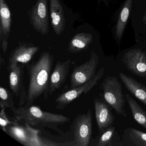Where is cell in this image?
Returning <instances> with one entry per match:
<instances>
[{
  "instance_id": "3957f363",
  "label": "cell",
  "mask_w": 146,
  "mask_h": 146,
  "mask_svg": "<svg viewBox=\"0 0 146 146\" xmlns=\"http://www.w3.org/2000/svg\"><path fill=\"white\" fill-rule=\"evenodd\" d=\"M106 102L115 110L117 114L125 117L127 113L125 109V101L122 84L115 76L106 77L100 84Z\"/></svg>"
},
{
  "instance_id": "8fae6325",
  "label": "cell",
  "mask_w": 146,
  "mask_h": 146,
  "mask_svg": "<svg viewBox=\"0 0 146 146\" xmlns=\"http://www.w3.org/2000/svg\"><path fill=\"white\" fill-rule=\"evenodd\" d=\"M96 119L99 134L113 125L114 117L110 107L99 98L94 99Z\"/></svg>"
},
{
  "instance_id": "30bf717a",
  "label": "cell",
  "mask_w": 146,
  "mask_h": 146,
  "mask_svg": "<svg viewBox=\"0 0 146 146\" xmlns=\"http://www.w3.org/2000/svg\"><path fill=\"white\" fill-rule=\"evenodd\" d=\"M126 68L134 75L146 78V53L139 48L130 49L122 59Z\"/></svg>"
},
{
  "instance_id": "d4e9b609",
  "label": "cell",
  "mask_w": 146,
  "mask_h": 146,
  "mask_svg": "<svg viewBox=\"0 0 146 146\" xmlns=\"http://www.w3.org/2000/svg\"><path fill=\"white\" fill-rule=\"evenodd\" d=\"M4 64H5V60L2 58V56L1 55V56H0V65L1 66L2 65Z\"/></svg>"
},
{
  "instance_id": "8992f818",
  "label": "cell",
  "mask_w": 146,
  "mask_h": 146,
  "mask_svg": "<svg viewBox=\"0 0 146 146\" xmlns=\"http://www.w3.org/2000/svg\"><path fill=\"white\" fill-rule=\"evenodd\" d=\"M71 127L74 131V141L76 146H88L92 133V115L90 109L87 113L77 114Z\"/></svg>"
},
{
  "instance_id": "7402d4cb",
  "label": "cell",
  "mask_w": 146,
  "mask_h": 146,
  "mask_svg": "<svg viewBox=\"0 0 146 146\" xmlns=\"http://www.w3.org/2000/svg\"><path fill=\"white\" fill-rule=\"evenodd\" d=\"M12 92L3 87H0V105L1 108H10L12 110L15 108V102L13 100Z\"/></svg>"
},
{
  "instance_id": "9a60e30c",
  "label": "cell",
  "mask_w": 146,
  "mask_h": 146,
  "mask_svg": "<svg viewBox=\"0 0 146 146\" xmlns=\"http://www.w3.org/2000/svg\"><path fill=\"white\" fill-rule=\"evenodd\" d=\"M119 76L128 91L146 106V87L123 72Z\"/></svg>"
},
{
  "instance_id": "5b68a950",
  "label": "cell",
  "mask_w": 146,
  "mask_h": 146,
  "mask_svg": "<svg viewBox=\"0 0 146 146\" xmlns=\"http://www.w3.org/2000/svg\"><path fill=\"white\" fill-rule=\"evenodd\" d=\"M105 72V67H102L94 76L88 82L60 94L54 101L56 103V109L60 110L64 109L82 94H86L90 91L102 78Z\"/></svg>"
},
{
  "instance_id": "cb8c5ba5",
  "label": "cell",
  "mask_w": 146,
  "mask_h": 146,
  "mask_svg": "<svg viewBox=\"0 0 146 146\" xmlns=\"http://www.w3.org/2000/svg\"><path fill=\"white\" fill-rule=\"evenodd\" d=\"M1 48L5 54L7 51V47H8V40H4L1 42Z\"/></svg>"
},
{
  "instance_id": "7c38bea8",
  "label": "cell",
  "mask_w": 146,
  "mask_h": 146,
  "mask_svg": "<svg viewBox=\"0 0 146 146\" xmlns=\"http://www.w3.org/2000/svg\"><path fill=\"white\" fill-rule=\"evenodd\" d=\"M71 63V61L69 59L63 62L59 60L57 61L50 76L48 88L49 96L60 88L65 82Z\"/></svg>"
},
{
  "instance_id": "ac0fdd59",
  "label": "cell",
  "mask_w": 146,
  "mask_h": 146,
  "mask_svg": "<svg viewBox=\"0 0 146 146\" xmlns=\"http://www.w3.org/2000/svg\"><path fill=\"white\" fill-rule=\"evenodd\" d=\"M93 36L90 34L81 33L75 35L70 41L67 52L78 53L88 48L93 41Z\"/></svg>"
},
{
  "instance_id": "2e32d148",
  "label": "cell",
  "mask_w": 146,
  "mask_h": 146,
  "mask_svg": "<svg viewBox=\"0 0 146 146\" xmlns=\"http://www.w3.org/2000/svg\"><path fill=\"white\" fill-rule=\"evenodd\" d=\"M146 146V133L133 128L124 131L120 146Z\"/></svg>"
},
{
  "instance_id": "d6986e66",
  "label": "cell",
  "mask_w": 146,
  "mask_h": 146,
  "mask_svg": "<svg viewBox=\"0 0 146 146\" xmlns=\"http://www.w3.org/2000/svg\"><path fill=\"white\" fill-rule=\"evenodd\" d=\"M100 134L96 146H120L121 138L114 126H110Z\"/></svg>"
},
{
  "instance_id": "9c48e42d",
  "label": "cell",
  "mask_w": 146,
  "mask_h": 146,
  "mask_svg": "<svg viewBox=\"0 0 146 146\" xmlns=\"http://www.w3.org/2000/svg\"><path fill=\"white\" fill-rule=\"evenodd\" d=\"M25 64L18 65L14 68L7 70L9 72V85L13 94L19 100V106L25 104L27 90L24 82V68Z\"/></svg>"
},
{
  "instance_id": "44dd1931",
  "label": "cell",
  "mask_w": 146,
  "mask_h": 146,
  "mask_svg": "<svg viewBox=\"0 0 146 146\" xmlns=\"http://www.w3.org/2000/svg\"><path fill=\"white\" fill-rule=\"evenodd\" d=\"M125 98L131 110L134 119L141 126L146 129V111L129 94L125 95Z\"/></svg>"
},
{
  "instance_id": "603a6c76",
  "label": "cell",
  "mask_w": 146,
  "mask_h": 146,
  "mask_svg": "<svg viewBox=\"0 0 146 146\" xmlns=\"http://www.w3.org/2000/svg\"><path fill=\"white\" fill-rule=\"evenodd\" d=\"M5 108H1V112L0 114V124H1V129L3 131L6 126L9 125L14 123L17 120V119L15 118L14 121H10V119L7 117V115L5 112Z\"/></svg>"
},
{
  "instance_id": "4fadbf2b",
  "label": "cell",
  "mask_w": 146,
  "mask_h": 146,
  "mask_svg": "<svg viewBox=\"0 0 146 146\" xmlns=\"http://www.w3.org/2000/svg\"><path fill=\"white\" fill-rule=\"evenodd\" d=\"M39 49V46L26 44L19 46L10 54L7 70L16 67L19 63L28 64Z\"/></svg>"
},
{
  "instance_id": "277c9868",
  "label": "cell",
  "mask_w": 146,
  "mask_h": 146,
  "mask_svg": "<svg viewBox=\"0 0 146 146\" xmlns=\"http://www.w3.org/2000/svg\"><path fill=\"white\" fill-rule=\"evenodd\" d=\"M18 122L17 120L14 123L7 125L4 131L25 146H42V137L39 135V130L27 123L22 125Z\"/></svg>"
},
{
  "instance_id": "52a82bcc",
  "label": "cell",
  "mask_w": 146,
  "mask_h": 146,
  "mask_svg": "<svg viewBox=\"0 0 146 146\" xmlns=\"http://www.w3.org/2000/svg\"><path fill=\"white\" fill-rule=\"evenodd\" d=\"M98 64L99 56L93 51L89 60L74 67L70 76V89L75 88L90 81L96 73Z\"/></svg>"
},
{
  "instance_id": "7a4b0ae2",
  "label": "cell",
  "mask_w": 146,
  "mask_h": 146,
  "mask_svg": "<svg viewBox=\"0 0 146 146\" xmlns=\"http://www.w3.org/2000/svg\"><path fill=\"white\" fill-rule=\"evenodd\" d=\"M19 122H24L31 126L47 127L59 131L58 126L69 123L70 119L62 114L44 111L39 107L24 105L11 110Z\"/></svg>"
},
{
  "instance_id": "484cf974",
  "label": "cell",
  "mask_w": 146,
  "mask_h": 146,
  "mask_svg": "<svg viewBox=\"0 0 146 146\" xmlns=\"http://www.w3.org/2000/svg\"><path fill=\"white\" fill-rule=\"evenodd\" d=\"M143 23H144V24H145L146 25V14H145V15L143 16Z\"/></svg>"
},
{
  "instance_id": "e0dca14e",
  "label": "cell",
  "mask_w": 146,
  "mask_h": 146,
  "mask_svg": "<svg viewBox=\"0 0 146 146\" xmlns=\"http://www.w3.org/2000/svg\"><path fill=\"white\" fill-rule=\"evenodd\" d=\"M0 41L8 40L11 29V11L5 0H0Z\"/></svg>"
},
{
  "instance_id": "ba28073f",
  "label": "cell",
  "mask_w": 146,
  "mask_h": 146,
  "mask_svg": "<svg viewBox=\"0 0 146 146\" xmlns=\"http://www.w3.org/2000/svg\"><path fill=\"white\" fill-rule=\"evenodd\" d=\"M31 24L42 35L49 32L48 0H37L29 12Z\"/></svg>"
},
{
  "instance_id": "6da1fadb",
  "label": "cell",
  "mask_w": 146,
  "mask_h": 146,
  "mask_svg": "<svg viewBox=\"0 0 146 146\" xmlns=\"http://www.w3.org/2000/svg\"><path fill=\"white\" fill-rule=\"evenodd\" d=\"M53 62L52 54L47 51L42 52L36 61L26 65L29 84L25 106L33 105L41 96L45 100L49 97L48 88Z\"/></svg>"
},
{
  "instance_id": "5bb4252c",
  "label": "cell",
  "mask_w": 146,
  "mask_h": 146,
  "mask_svg": "<svg viewBox=\"0 0 146 146\" xmlns=\"http://www.w3.org/2000/svg\"><path fill=\"white\" fill-rule=\"evenodd\" d=\"M50 7L51 24L55 34L60 35L66 24L63 7L59 0H50Z\"/></svg>"
},
{
  "instance_id": "ffe728a7",
  "label": "cell",
  "mask_w": 146,
  "mask_h": 146,
  "mask_svg": "<svg viewBox=\"0 0 146 146\" xmlns=\"http://www.w3.org/2000/svg\"><path fill=\"white\" fill-rule=\"evenodd\" d=\"M133 0H125L119 17L116 27V35L117 38L120 40L123 34L131 10Z\"/></svg>"
}]
</instances>
